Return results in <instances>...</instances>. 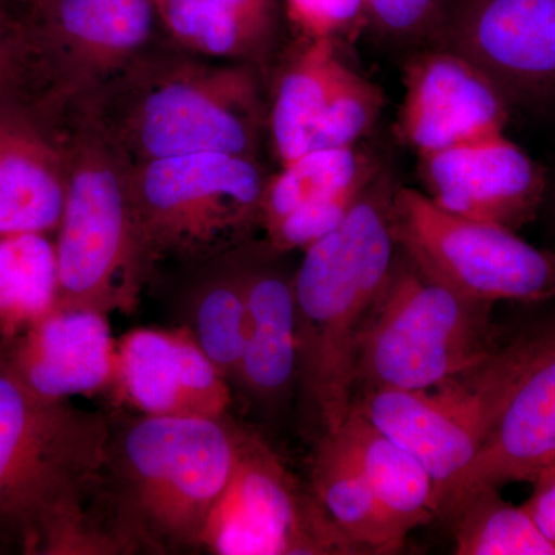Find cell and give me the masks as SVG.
Segmentation results:
<instances>
[{
    "instance_id": "6da1fadb",
    "label": "cell",
    "mask_w": 555,
    "mask_h": 555,
    "mask_svg": "<svg viewBox=\"0 0 555 555\" xmlns=\"http://www.w3.org/2000/svg\"><path fill=\"white\" fill-rule=\"evenodd\" d=\"M232 418L109 412L100 483L91 503L108 554L201 551L204 528L238 452Z\"/></svg>"
},
{
    "instance_id": "7a4b0ae2",
    "label": "cell",
    "mask_w": 555,
    "mask_h": 555,
    "mask_svg": "<svg viewBox=\"0 0 555 555\" xmlns=\"http://www.w3.org/2000/svg\"><path fill=\"white\" fill-rule=\"evenodd\" d=\"M109 412L38 396L0 369V550L107 554L91 524Z\"/></svg>"
},
{
    "instance_id": "3957f363",
    "label": "cell",
    "mask_w": 555,
    "mask_h": 555,
    "mask_svg": "<svg viewBox=\"0 0 555 555\" xmlns=\"http://www.w3.org/2000/svg\"><path fill=\"white\" fill-rule=\"evenodd\" d=\"M86 100L131 166L195 153L258 158L268 134L258 68L167 38Z\"/></svg>"
},
{
    "instance_id": "277c9868",
    "label": "cell",
    "mask_w": 555,
    "mask_h": 555,
    "mask_svg": "<svg viewBox=\"0 0 555 555\" xmlns=\"http://www.w3.org/2000/svg\"><path fill=\"white\" fill-rule=\"evenodd\" d=\"M398 185L382 167L345 221L305 248L295 270L298 382L323 436L337 434L352 409L358 343L398 250L390 230Z\"/></svg>"
},
{
    "instance_id": "5b68a950",
    "label": "cell",
    "mask_w": 555,
    "mask_h": 555,
    "mask_svg": "<svg viewBox=\"0 0 555 555\" xmlns=\"http://www.w3.org/2000/svg\"><path fill=\"white\" fill-rule=\"evenodd\" d=\"M64 159L67 192L57 229L54 309L130 313L144 288L131 221V163L87 100L54 104L40 116Z\"/></svg>"
},
{
    "instance_id": "8992f818",
    "label": "cell",
    "mask_w": 555,
    "mask_h": 555,
    "mask_svg": "<svg viewBox=\"0 0 555 555\" xmlns=\"http://www.w3.org/2000/svg\"><path fill=\"white\" fill-rule=\"evenodd\" d=\"M269 177L258 158L225 153L131 167V221L145 281L163 262L189 268L247 244L261 228Z\"/></svg>"
},
{
    "instance_id": "52a82bcc",
    "label": "cell",
    "mask_w": 555,
    "mask_h": 555,
    "mask_svg": "<svg viewBox=\"0 0 555 555\" xmlns=\"http://www.w3.org/2000/svg\"><path fill=\"white\" fill-rule=\"evenodd\" d=\"M491 308L430 280L398 248L358 343L356 390H430L474 371L492 356Z\"/></svg>"
},
{
    "instance_id": "ba28073f",
    "label": "cell",
    "mask_w": 555,
    "mask_h": 555,
    "mask_svg": "<svg viewBox=\"0 0 555 555\" xmlns=\"http://www.w3.org/2000/svg\"><path fill=\"white\" fill-rule=\"evenodd\" d=\"M390 230L430 280L474 301L539 302L555 298V255L514 230L462 217L418 190L398 185Z\"/></svg>"
},
{
    "instance_id": "9c48e42d",
    "label": "cell",
    "mask_w": 555,
    "mask_h": 555,
    "mask_svg": "<svg viewBox=\"0 0 555 555\" xmlns=\"http://www.w3.org/2000/svg\"><path fill=\"white\" fill-rule=\"evenodd\" d=\"M201 550L217 555L361 554L257 434L240 426L236 462Z\"/></svg>"
},
{
    "instance_id": "30bf717a",
    "label": "cell",
    "mask_w": 555,
    "mask_h": 555,
    "mask_svg": "<svg viewBox=\"0 0 555 555\" xmlns=\"http://www.w3.org/2000/svg\"><path fill=\"white\" fill-rule=\"evenodd\" d=\"M50 105L93 96L166 36L155 0H27Z\"/></svg>"
},
{
    "instance_id": "8fae6325",
    "label": "cell",
    "mask_w": 555,
    "mask_h": 555,
    "mask_svg": "<svg viewBox=\"0 0 555 555\" xmlns=\"http://www.w3.org/2000/svg\"><path fill=\"white\" fill-rule=\"evenodd\" d=\"M434 39L477 65L507 101L555 94V0H449Z\"/></svg>"
},
{
    "instance_id": "7c38bea8",
    "label": "cell",
    "mask_w": 555,
    "mask_h": 555,
    "mask_svg": "<svg viewBox=\"0 0 555 555\" xmlns=\"http://www.w3.org/2000/svg\"><path fill=\"white\" fill-rule=\"evenodd\" d=\"M555 466V324L537 328L531 353L507 390L476 459L449 489L438 516L467 495L509 481H532Z\"/></svg>"
},
{
    "instance_id": "4fadbf2b",
    "label": "cell",
    "mask_w": 555,
    "mask_h": 555,
    "mask_svg": "<svg viewBox=\"0 0 555 555\" xmlns=\"http://www.w3.org/2000/svg\"><path fill=\"white\" fill-rule=\"evenodd\" d=\"M352 408L420 463L436 485L437 516L476 459L492 422L483 398L459 379L429 390L366 389Z\"/></svg>"
},
{
    "instance_id": "5bb4252c",
    "label": "cell",
    "mask_w": 555,
    "mask_h": 555,
    "mask_svg": "<svg viewBox=\"0 0 555 555\" xmlns=\"http://www.w3.org/2000/svg\"><path fill=\"white\" fill-rule=\"evenodd\" d=\"M404 100L393 133L416 155L503 134L505 94L477 65L454 51H422L403 73Z\"/></svg>"
},
{
    "instance_id": "9a60e30c",
    "label": "cell",
    "mask_w": 555,
    "mask_h": 555,
    "mask_svg": "<svg viewBox=\"0 0 555 555\" xmlns=\"http://www.w3.org/2000/svg\"><path fill=\"white\" fill-rule=\"evenodd\" d=\"M113 400L139 414L224 420L233 387L184 328L138 327L116 343Z\"/></svg>"
},
{
    "instance_id": "2e32d148",
    "label": "cell",
    "mask_w": 555,
    "mask_h": 555,
    "mask_svg": "<svg viewBox=\"0 0 555 555\" xmlns=\"http://www.w3.org/2000/svg\"><path fill=\"white\" fill-rule=\"evenodd\" d=\"M418 175L437 206L514 232L535 218L546 190L545 170L505 134L418 155Z\"/></svg>"
},
{
    "instance_id": "e0dca14e",
    "label": "cell",
    "mask_w": 555,
    "mask_h": 555,
    "mask_svg": "<svg viewBox=\"0 0 555 555\" xmlns=\"http://www.w3.org/2000/svg\"><path fill=\"white\" fill-rule=\"evenodd\" d=\"M0 369L47 398L109 396L116 341L108 315L94 310H51L16 337L0 339Z\"/></svg>"
},
{
    "instance_id": "ac0fdd59",
    "label": "cell",
    "mask_w": 555,
    "mask_h": 555,
    "mask_svg": "<svg viewBox=\"0 0 555 555\" xmlns=\"http://www.w3.org/2000/svg\"><path fill=\"white\" fill-rule=\"evenodd\" d=\"M247 328L235 386L268 415L287 403L298 383V321L294 276L268 244L240 248Z\"/></svg>"
},
{
    "instance_id": "d6986e66",
    "label": "cell",
    "mask_w": 555,
    "mask_h": 555,
    "mask_svg": "<svg viewBox=\"0 0 555 555\" xmlns=\"http://www.w3.org/2000/svg\"><path fill=\"white\" fill-rule=\"evenodd\" d=\"M164 36L179 49L262 69L281 31L278 0H155Z\"/></svg>"
},
{
    "instance_id": "ffe728a7",
    "label": "cell",
    "mask_w": 555,
    "mask_h": 555,
    "mask_svg": "<svg viewBox=\"0 0 555 555\" xmlns=\"http://www.w3.org/2000/svg\"><path fill=\"white\" fill-rule=\"evenodd\" d=\"M241 247L184 268V280L178 286L171 310L175 327L188 332L232 387L247 328Z\"/></svg>"
},
{
    "instance_id": "44dd1931",
    "label": "cell",
    "mask_w": 555,
    "mask_h": 555,
    "mask_svg": "<svg viewBox=\"0 0 555 555\" xmlns=\"http://www.w3.org/2000/svg\"><path fill=\"white\" fill-rule=\"evenodd\" d=\"M64 159L38 115H28L0 149V238L60 229Z\"/></svg>"
},
{
    "instance_id": "7402d4cb",
    "label": "cell",
    "mask_w": 555,
    "mask_h": 555,
    "mask_svg": "<svg viewBox=\"0 0 555 555\" xmlns=\"http://www.w3.org/2000/svg\"><path fill=\"white\" fill-rule=\"evenodd\" d=\"M337 40L298 39L278 72L268 104V137L280 166L312 150L343 62Z\"/></svg>"
},
{
    "instance_id": "603a6c76",
    "label": "cell",
    "mask_w": 555,
    "mask_h": 555,
    "mask_svg": "<svg viewBox=\"0 0 555 555\" xmlns=\"http://www.w3.org/2000/svg\"><path fill=\"white\" fill-rule=\"evenodd\" d=\"M366 478L372 492L403 534L437 516L436 485L425 467L357 409L332 436Z\"/></svg>"
},
{
    "instance_id": "cb8c5ba5",
    "label": "cell",
    "mask_w": 555,
    "mask_h": 555,
    "mask_svg": "<svg viewBox=\"0 0 555 555\" xmlns=\"http://www.w3.org/2000/svg\"><path fill=\"white\" fill-rule=\"evenodd\" d=\"M310 488L324 513L361 554H393L406 534L387 516L366 478L332 436H323L313 455Z\"/></svg>"
},
{
    "instance_id": "d4e9b609",
    "label": "cell",
    "mask_w": 555,
    "mask_h": 555,
    "mask_svg": "<svg viewBox=\"0 0 555 555\" xmlns=\"http://www.w3.org/2000/svg\"><path fill=\"white\" fill-rule=\"evenodd\" d=\"M56 244L47 235L0 238V339L16 337L54 310Z\"/></svg>"
},
{
    "instance_id": "484cf974",
    "label": "cell",
    "mask_w": 555,
    "mask_h": 555,
    "mask_svg": "<svg viewBox=\"0 0 555 555\" xmlns=\"http://www.w3.org/2000/svg\"><path fill=\"white\" fill-rule=\"evenodd\" d=\"M383 164L353 147L312 150L270 175L262 198L261 229L275 225L295 208L364 185Z\"/></svg>"
},
{
    "instance_id": "4316f807",
    "label": "cell",
    "mask_w": 555,
    "mask_h": 555,
    "mask_svg": "<svg viewBox=\"0 0 555 555\" xmlns=\"http://www.w3.org/2000/svg\"><path fill=\"white\" fill-rule=\"evenodd\" d=\"M448 517L459 555H555L525 506L507 503L496 488L478 489Z\"/></svg>"
},
{
    "instance_id": "83f0119b",
    "label": "cell",
    "mask_w": 555,
    "mask_h": 555,
    "mask_svg": "<svg viewBox=\"0 0 555 555\" xmlns=\"http://www.w3.org/2000/svg\"><path fill=\"white\" fill-rule=\"evenodd\" d=\"M0 102L39 113L49 105L50 86L25 5L0 2Z\"/></svg>"
},
{
    "instance_id": "f1b7e54d",
    "label": "cell",
    "mask_w": 555,
    "mask_h": 555,
    "mask_svg": "<svg viewBox=\"0 0 555 555\" xmlns=\"http://www.w3.org/2000/svg\"><path fill=\"white\" fill-rule=\"evenodd\" d=\"M383 105L382 89L343 65L312 150L353 147L375 126Z\"/></svg>"
},
{
    "instance_id": "f546056e",
    "label": "cell",
    "mask_w": 555,
    "mask_h": 555,
    "mask_svg": "<svg viewBox=\"0 0 555 555\" xmlns=\"http://www.w3.org/2000/svg\"><path fill=\"white\" fill-rule=\"evenodd\" d=\"M298 39L356 42L367 28L366 0H284Z\"/></svg>"
},
{
    "instance_id": "4dcf8cb0",
    "label": "cell",
    "mask_w": 555,
    "mask_h": 555,
    "mask_svg": "<svg viewBox=\"0 0 555 555\" xmlns=\"http://www.w3.org/2000/svg\"><path fill=\"white\" fill-rule=\"evenodd\" d=\"M449 0H366L367 28L396 40L433 38Z\"/></svg>"
},
{
    "instance_id": "1f68e13d",
    "label": "cell",
    "mask_w": 555,
    "mask_h": 555,
    "mask_svg": "<svg viewBox=\"0 0 555 555\" xmlns=\"http://www.w3.org/2000/svg\"><path fill=\"white\" fill-rule=\"evenodd\" d=\"M534 492L526 503L525 509L543 537L555 547V466L534 478Z\"/></svg>"
},
{
    "instance_id": "d6a6232c",
    "label": "cell",
    "mask_w": 555,
    "mask_h": 555,
    "mask_svg": "<svg viewBox=\"0 0 555 555\" xmlns=\"http://www.w3.org/2000/svg\"><path fill=\"white\" fill-rule=\"evenodd\" d=\"M28 115H33V113L27 112V109L10 107V105L0 102V149L3 147L7 139L11 137L14 129H16Z\"/></svg>"
},
{
    "instance_id": "836d02e7",
    "label": "cell",
    "mask_w": 555,
    "mask_h": 555,
    "mask_svg": "<svg viewBox=\"0 0 555 555\" xmlns=\"http://www.w3.org/2000/svg\"><path fill=\"white\" fill-rule=\"evenodd\" d=\"M0 2L13 3V5H25L27 0H0Z\"/></svg>"
}]
</instances>
